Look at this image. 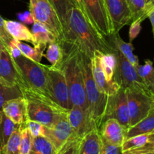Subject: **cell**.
Segmentation results:
<instances>
[{
	"label": "cell",
	"instance_id": "1",
	"mask_svg": "<svg viewBox=\"0 0 154 154\" xmlns=\"http://www.w3.org/2000/svg\"><path fill=\"white\" fill-rule=\"evenodd\" d=\"M63 27V43L74 45L90 59L96 51L111 53V44L93 26L81 8L75 6L69 11Z\"/></svg>",
	"mask_w": 154,
	"mask_h": 154
},
{
	"label": "cell",
	"instance_id": "2",
	"mask_svg": "<svg viewBox=\"0 0 154 154\" xmlns=\"http://www.w3.org/2000/svg\"><path fill=\"white\" fill-rule=\"evenodd\" d=\"M62 45L65 57L60 69L66 78L72 107H78L90 112L86 97L81 51L74 45L66 43Z\"/></svg>",
	"mask_w": 154,
	"mask_h": 154
},
{
	"label": "cell",
	"instance_id": "3",
	"mask_svg": "<svg viewBox=\"0 0 154 154\" xmlns=\"http://www.w3.org/2000/svg\"><path fill=\"white\" fill-rule=\"evenodd\" d=\"M81 54V65L84 79L86 97L90 114L99 129L106 111L108 96L100 91L93 79L92 74L91 59Z\"/></svg>",
	"mask_w": 154,
	"mask_h": 154
},
{
	"label": "cell",
	"instance_id": "4",
	"mask_svg": "<svg viewBox=\"0 0 154 154\" xmlns=\"http://www.w3.org/2000/svg\"><path fill=\"white\" fill-rule=\"evenodd\" d=\"M13 59L25 82L34 90L50 96L48 77L43 64L36 63L23 54Z\"/></svg>",
	"mask_w": 154,
	"mask_h": 154
},
{
	"label": "cell",
	"instance_id": "5",
	"mask_svg": "<svg viewBox=\"0 0 154 154\" xmlns=\"http://www.w3.org/2000/svg\"><path fill=\"white\" fill-rule=\"evenodd\" d=\"M29 11L35 21L43 24L59 42L63 43V24L49 0H29Z\"/></svg>",
	"mask_w": 154,
	"mask_h": 154
},
{
	"label": "cell",
	"instance_id": "6",
	"mask_svg": "<svg viewBox=\"0 0 154 154\" xmlns=\"http://www.w3.org/2000/svg\"><path fill=\"white\" fill-rule=\"evenodd\" d=\"M111 53L114 54L117 60L113 81L118 83L120 87L124 89L137 88L151 93L148 86L144 82L138 74L135 66L112 45Z\"/></svg>",
	"mask_w": 154,
	"mask_h": 154
},
{
	"label": "cell",
	"instance_id": "7",
	"mask_svg": "<svg viewBox=\"0 0 154 154\" xmlns=\"http://www.w3.org/2000/svg\"><path fill=\"white\" fill-rule=\"evenodd\" d=\"M28 119L37 121L48 128H51L63 116L68 114L64 109L54 100L44 102L27 101Z\"/></svg>",
	"mask_w": 154,
	"mask_h": 154
},
{
	"label": "cell",
	"instance_id": "8",
	"mask_svg": "<svg viewBox=\"0 0 154 154\" xmlns=\"http://www.w3.org/2000/svg\"><path fill=\"white\" fill-rule=\"evenodd\" d=\"M129 111V127L147 117L154 108L152 93L137 88L125 89Z\"/></svg>",
	"mask_w": 154,
	"mask_h": 154
},
{
	"label": "cell",
	"instance_id": "9",
	"mask_svg": "<svg viewBox=\"0 0 154 154\" xmlns=\"http://www.w3.org/2000/svg\"><path fill=\"white\" fill-rule=\"evenodd\" d=\"M48 81V91L50 96L64 109L69 110L72 108L69 98V92L64 73L60 69L43 64Z\"/></svg>",
	"mask_w": 154,
	"mask_h": 154
},
{
	"label": "cell",
	"instance_id": "10",
	"mask_svg": "<svg viewBox=\"0 0 154 154\" xmlns=\"http://www.w3.org/2000/svg\"><path fill=\"white\" fill-rule=\"evenodd\" d=\"M83 11L93 26L107 38L113 34L112 26L104 0H81Z\"/></svg>",
	"mask_w": 154,
	"mask_h": 154
},
{
	"label": "cell",
	"instance_id": "11",
	"mask_svg": "<svg viewBox=\"0 0 154 154\" xmlns=\"http://www.w3.org/2000/svg\"><path fill=\"white\" fill-rule=\"evenodd\" d=\"M109 118L116 119L126 129L129 128V111L126 90L120 87L114 94L108 96L106 111L102 122Z\"/></svg>",
	"mask_w": 154,
	"mask_h": 154
},
{
	"label": "cell",
	"instance_id": "12",
	"mask_svg": "<svg viewBox=\"0 0 154 154\" xmlns=\"http://www.w3.org/2000/svg\"><path fill=\"white\" fill-rule=\"evenodd\" d=\"M104 1L112 26L113 34H117L124 26L131 23L132 14L126 0Z\"/></svg>",
	"mask_w": 154,
	"mask_h": 154
},
{
	"label": "cell",
	"instance_id": "13",
	"mask_svg": "<svg viewBox=\"0 0 154 154\" xmlns=\"http://www.w3.org/2000/svg\"><path fill=\"white\" fill-rule=\"evenodd\" d=\"M67 117L77 138L82 139L90 132L98 129L90 112L81 108L72 107L68 111Z\"/></svg>",
	"mask_w": 154,
	"mask_h": 154
},
{
	"label": "cell",
	"instance_id": "14",
	"mask_svg": "<svg viewBox=\"0 0 154 154\" xmlns=\"http://www.w3.org/2000/svg\"><path fill=\"white\" fill-rule=\"evenodd\" d=\"M67 114L60 117L51 128L45 126V136L54 144L57 150H60L70 140L77 138L68 120Z\"/></svg>",
	"mask_w": 154,
	"mask_h": 154
},
{
	"label": "cell",
	"instance_id": "15",
	"mask_svg": "<svg viewBox=\"0 0 154 154\" xmlns=\"http://www.w3.org/2000/svg\"><path fill=\"white\" fill-rule=\"evenodd\" d=\"M98 130L101 138L112 145L122 146L126 138L127 129L114 118L104 120Z\"/></svg>",
	"mask_w": 154,
	"mask_h": 154
},
{
	"label": "cell",
	"instance_id": "16",
	"mask_svg": "<svg viewBox=\"0 0 154 154\" xmlns=\"http://www.w3.org/2000/svg\"><path fill=\"white\" fill-rule=\"evenodd\" d=\"M20 78L13 57L5 47L0 54V81L9 87H14L17 86Z\"/></svg>",
	"mask_w": 154,
	"mask_h": 154
},
{
	"label": "cell",
	"instance_id": "17",
	"mask_svg": "<svg viewBox=\"0 0 154 154\" xmlns=\"http://www.w3.org/2000/svg\"><path fill=\"white\" fill-rule=\"evenodd\" d=\"M100 55V51H96L94 56L91 59L92 74L99 90L104 94L111 96L117 93L121 87L115 81H112L111 82L107 81L101 66Z\"/></svg>",
	"mask_w": 154,
	"mask_h": 154
},
{
	"label": "cell",
	"instance_id": "18",
	"mask_svg": "<svg viewBox=\"0 0 154 154\" xmlns=\"http://www.w3.org/2000/svg\"><path fill=\"white\" fill-rule=\"evenodd\" d=\"M2 112L17 125L26 124L29 120L26 100L23 96L7 101L2 106Z\"/></svg>",
	"mask_w": 154,
	"mask_h": 154
},
{
	"label": "cell",
	"instance_id": "19",
	"mask_svg": "<svg viewBox=\"0 0 154 154\" xmlns=\"http://www.w3.org/2000/svg\"><path fill=\"white\" fill-rule=\"evenodd\" d=\"M102 140L98 129L92 131L81 140L78 154H102Z\"/></svg>",
	"mask_w": 154,
	"mask_h": 154
},
{
	"label": "cell",
	"instance_id": "20",
	"mask_svg": "<svg viewBox=\"0 0 154 154\" xmlns=\"http://www.w3.org/2000/svg\"><path fill=\"white\" fill-rule=\"evenodd\" d=\"M132 14V21L142 22L154 8V0H126Z\"/></svg>",
	"mask_w": 154,
	"mask_h": 154
},
{
	"label": "cell",
	"instance_id": "21",
	"mask_svg": "<svg viewBox=\"0 0 154 154\" xmlns=\"http://www.w3.org/2000/svg\"><path fill=\"white\" fill-rule=\"evenodd\" d=\"M5 29L12 38L17 41H26L35 45L34 37L32 32L22 23L14 20H5Z\"/></svg>",
	"mask_w": 154,
	"mask_h": 154
},
{
	"label": "cell",
	"instance_id": "22",
	"mask_svg": "<svg viewBox=\"0 0 154 154\" xmlns=\"http://www.w3.org/2000/svg\"><path fill=\"white\" fill-rule=\"evenodd\" d=\"M106 39L112 46L117 48L134 66L136 67L139 65L138 57L133 54L134 47L132 42H129V43L125 42L119 35L118 33L111 35L107 37Z\"/></svg>",
	"mask_w": 154,
	"mask_h": 154
},
{
	"label": "cell",
	"instance_id": "23",
	"mask_svg": "<svg viewBox=\"0 0 154 154\" xmlns=\"http://www.w3.org/2000/svg\"><path fill=\"white\" fill-rule=\"evenodd\" d=\"M32 33L34 37L35 45L34 48L45 51L47 45L53 42L57 41L52 33L43 25L38 22L35 21L32 27ZM58 42V41H57Z\"/></svg>",
	"mask_w": 154,
	"mask_h": 154
},
{
	"label": "cell",
	"instance_id": "24",
	"mask_svg": "<svg viewBox=\"0 0 154 154\" xmlns=\"http://www.w3.org/2000/svg\"><path fill=\"white\" fill-rule=\"evenodd\" d=\"M154 132V108L148 115L134 126H131L126 132V138L143 134H150Z\"/></svg>",
	"mask_w": 154,
	"mask_h": 154
},
{
	"label": "cell",
	"instance_id": "25",
	"mask_svg": "<svg viewBox=\"0 0 154 154\" xmlns=\"http://www.w3.org/2000/svg\"><path fill=\"white\" fill-rule=\"evenodd\" d=\"M45 57L51 66L57 69H61L65 57V51L63 45L57 41L50 43L48 45Z\"/></svg>",
	"mask_w": 154,
	"mask_h": 154
},
{
	"label": "cell",
	"instance_id": "26",
	"mask_svg": "<svg viewBox=\"0 0 154 154\" xmlns=\"http://www.w3.org/2000/svg\"><path fill=\"white\" fill-rule=\"evenodd\" d=\"M19 125L14 123L12 120L5 115L4 113L0 112V152L5 146L11 135Z\"/></svg>",
	"mask_w": 154,
	"mask_h": 154
},
{
	"label": "cell",
	"instance_id": "27",
	"mask_svg": "<svg viewBox=\"0 0 154 154\" xmlns=\"http://www.w3.org/2000/svg\"><path fill=\"white\" fill-rule=\"evenodd\" d=\"M59 150L45 135L33 138L29 154H57Z\"/></svg>",
	"mask_w": 154,
	"mask_h": 154
},
{
	"label": "cell",
	"instance_id": "28",
	"mask_svg": "<svg viewBox=\"0 0 154 154\" xmlns=\"http://www.w3.org/2000/svg\"><path fill=\"white\" fill-rule=\"evenodd\" d=\"M100 62L105 78L108 82H111L114 78L116 65H117L115 56L113 53H107V54L101 53Z\"/></svg>",
	"mask_w": 154,
	"mask_h": 154
},
{
	"label": "cell",
	"instance_id": "29",
	"mask_svg": "<svg viewBox=\"0 0 154 154\" xmlns=\"http://www.w3.org/2000/svg\"><path fill=\"white\" fill-rule=\"evenodd\" d=\"M13 43L14 44L15 46L20 50L21 54L25 56L27 58L36 62V63H41L42 60V57L44 55L43 50L38 49L36 48H32L29 45L24 44L20 41H17L13 38Z\"/></svg>",
	"mask_w": 154,
	"mask_h": 154
},
{
	"label": "cell",
	"instance_id": "30",
	"mask_svg": "<svg viewBox=\"0 0 154 154\" xmlns=\"http://www.w3.org/2000/svg\"><path fill=\"white\" fill-rule=\"evenodd\" d=\"M26 124L19 125V126L15 129L14 132L9 138L8 142L6 143L4 148L2 150V154H20V133L23 126Z\"/></svg>",
	"mask_w": 154,
	"mask_h": 154
},
{
	"label": "cell",
	"instance_id": "31",
	"mask_svg": "<svg viewBox=\"0 0 154 154\" xmlns=\"http://www.w3.org/2000/svg\"><path fill=\"white\" fill-rule=\"evenodd\" d=\"M23 96L17 86L9 87L0 81V112L2 111V106L7 101Z\"/></svg>",
	"mask_w": 154,
	"mask_h": 154
},
{
	"label": "cell",
	"instance_id": "32",
	"mask_svg": "<svg viewBox=\"0 0 154 154\" xmlns=\"http://www.w3.org/2000/svg\"><path fill=\"white\" fill-rule=\"evenodd\" d=\"M49 2L57 12L62 24L64 23L69 11L72 8L78 6L74 0H49Z\"/></svg>",
	"mask_w": 154,
	"mask_h": 154
},
{
	"label": "cell",
	"instance_id": "33",
	"mask_svg": "<svg viewBox=\"0 0 154 154\" xmlns=\"http://www.w3.org/2000/svg\"><path fill=\"white\" fill-rule=\"evenodd\" d=\"M148 135L149 134H143L126 138L121 146L123 153L138 149L144 146L148 141Z\"/></svg>",
	"mask_w": 154,
	"mask_h": 154
},
{
	"label": "cell",
	"instance_id": "34",
	"mask_svg": "<svg viewBox=\"0 0 154 154\" xmlns=\"http://www.w3.org/2000/svg\"><path fill=\"white\" fill-rule=\"evenodd\" d=\"M136 70L141 79L149 87L154 74V66L153 62L150 60H146L144 65H138L136 66Z\"/></svg>",
	"mask_w": 154,
	"mask_h": 154
},
{
	"label": "cell",
	"instance_id": "35",
	"mask_svg": "<svg viewBox=\"0 0 154 154\" xmlns=\"http://www.w3.org/2000/svg\"><path fill=\"white\" fill-rule=\"evenodd\" d=\"M33 137L26 127V124L24 125L22 128L20 133V153L29 154L31 152L32 146Z\"/></svg>",
	"mask_w": 154,
	"mask_h": 154
},
{
	"label": "cell",
	"instance_id": "36",
	"mask_svg": "<svg viewBox=\"0 0 154 154\" xmlns=\"http://www.w3.org/2000/svg\"><path fill=\"white\" fill-rule=\"evenodd\" d=\"M154 150V132L148 135V141L142 147L130 150L124 154H148Z\"/></svg>",
	"mask_w": 154,
	"mask_h": 154
},
{
	"label": "cell",
	"instance_id": "37",
	"mask_svg": "<svg viewBox=\"0 0 154 154\" xmlns=\"http://www.w3.org/2000/svg\"><path fill=\"white\" fill-rule=\"evenodd\" d=\"M26 127L33 138L45 135V126L38 122L28 120L26 122Z\"/></svg>",
	"mask_w": 154,
	"mask_h": 154
},
{
	"label": "cell",
	"instance_id": "38",
	"mask_svg": "<svg viewBox=\"0 0 154 154\" xmlns=\"http://www.w3.org/2000/svg\"><path fill=\"white\" fill-rule=\"evenodd\" d=\"M81 140L79 138H73L68 141L62 148L61 154H78Z\"/></svg>",
	"mask_w": 154,
	"mask_h": 154
},
{
	"label": "cell",
	"instance_id": "39",
	"mask_svg": "<svg viewBox=\"0 0 154 154\" xmlns=\"http://www.w3.org/2000/svg\"><path fill=\"white\" fill-rule=\"evenodd\" d=\"M5 22V20H4L1 16H0V38L2 41L5 47L7 48V47H8L9 44H10V42H11V40L13 38H12L11 36L9 35V33L7 32V30H6Z\"/></svg>",
	"mask_w": 154,
	"mask_h": 154
},
{
	"label": "cell",
	"instance_id": "40",
	"mask_svg": "<svg viewBox=\"0 0 154 154\" xmlns=\"http://www.w3.org/2000/svg\"><path fill=\"white\" fill-rule=\"evenodd\" d=\"M102 154H124V153L122 150L121 146L112 145L102 140Z\"/></svg>",
	"mask_w": 154,
	"mask_h": 154
},
{
	"label": "cell",
	"instance_id": "41",
	"mask_svg": "<svg viewBox=\"0 0 154 154\" xmlns=\"http://www.w3.org/2000/svg\"><path fill=\"white\" fill-rule=\"evenodd\" d=\"M141 30V22L139 20H134L131 22L130 27H129V41L132 42L137 36L139 35Z\"/></svg>",
	"mask_w": 154,
	"mask_h": 154
},
{
	"label": "cell",
	"instance_id": "42",
	"mask_svg": "<svg viewBox=\"0 0 154 154\" xmlns=\"http://www.w3.org/2000/svg\"><path fill=\"white\" fill-rule=\"evenodd\" d=\"M18 19L20 20V22H22L23 23L25 24H33L35 22V20L33 18L32 15L30 13V11H26L24 13H20L17 14Z\"/></svg>",
	"mask_w": 154,
	"mask_h": 154
},
{
	"label": "cell",
	"instance_id": "43",
	"mask_svg": "<svg viewBox=\"0 0 154 154\" xmlns=\"http://www.w3.org/2000/svg\"><path fill=\"white\" fill-rule=\"evenodd\" d=\"M147 17L150 19V23H151L152 29H153V36H154V8L150 12V13H149L148 17Z\"/></svg>",
	"mask_w": 154,
	"mask_h": 154
},
{
	"label": "cell",
	"instance_id": "44",
	"mask_svg": "<svg viewBox=\"0 0 154 154\" xmlns=\"http://www.w3.org/2000/svg\"><path fill=\"white\" fill-rule=\"evenodd\" d=\"M149 88H150V91H151L152 94H153V96L154 98V74H153V76L152 78L151 81L150 83V85H149Z\"/></svg>",
	"mask_w": 154,
	"mask_h": 154
},
{
	"label": "cell",
	"instance_id": "45",
	"mask_svg": "<svg viewBox=\"0 0 154 154\" xmlns=\"http://www.w3.org/2000/svg\"><path fill=\"white\" fill-rule=\"evenodd\" d=\"M75 2V3L77 4L78 7L81 8V9L83 10V6H82V2H81V0H74Z\"/></svg>",
	"mask_w": 154,
	"mask_h": 154
},
{
	"label": "cell",
	"instance_id": "46",
	"mask_svg": "<svg viewBox=\"0 0 154 154\" xmlns=\"http://www.w3.org/2000/svg\"><path fill=\"white\" fill-rule=\"evenodd\" d=\"M4 48H5L4 44H3V42H2V39L0 38V54H1L2 51V49Z\"/></svg>",
	"mask_w": 154,
	"mask_h": 154
},
{
	"label": "cell",
	"instance_id": "47",
	"mask_svg": "<svg viewBox=\"0 0 154 154\" xmlns=\"http://www.w3.org/2000/svg\"><path fill=\"white\" fill-rule=\"evenodd\" d=\"M62 148H63V147H62L61 148H60V150H58V152H57V154H61V153H62Z\"/></svg>",
	"mask_w": 154,
	"mask_h": 154
},
{
	"label": "cell",
	"instance_id": "48",
	"mask_svg": "<svg viewBox=\"0 0 154 154\" xmlns=\"http://www.w3.org/2000/svg\"><path fill=\"white\" fill-rule=\"evenodd\" d=\"M148 154H154V150L153 152H151V153H148Z\"/></svg>",
	"mask_w": 154,
	"mask_h": 154
},
{
	"label": "cell",
	"instance_id": "49",
	"mask_svg": "<svg viewBox=\"0 0 154 154\" xmlns=\"http://www.w3.org/2000/svg\"><path fill=\"white\" fill-rule=\"evenodd\" d=\"M0 154H1V152H0Z\"/></svg>",
	"mask_w": 154,
	"mask_h": 154
}]
</instances>
